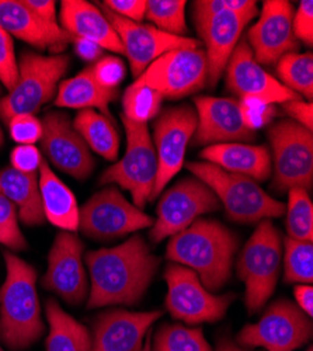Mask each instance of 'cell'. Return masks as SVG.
<instances>
[{"instance_id": "16", "label": "cell", "mask_w": 313, "mask_h": 351, "mask_svg": "<svg viewBox=\"0 0 313 351\" xmlns=\"http://www.w3.org/2000/svg\"><path fill=\"white\" fill-rule=\"evenodd\" d=\"M294 8L287 0H267L258 23L247 34V43L258 64L274 65L284 55L298 52L299 43L292 28Z\"/></svg>"}, {"instance_id": "17", "label": "cell", "mask_w": 313, "mask_h": 351, "mask_svg": "<svg viewBox=\"0 0 313 351\" xmlns=\"http://www.w3.org/2000/svg\"><path fill=\"white\" fill-rule=\"evenodd\" d=\"M41 123V146L49 162L77 180L88 179L95 169V158L69 117L60 111H49Z\"/></svg>"}, {"instance_id": "18", "label": "cell", "mask_w": 313, "mask_h": 351, "mask_svg": "<svg viewBox=\"0 0 313 351\" xmlns=\"http://www.w3.org/2000/svg\"><path fill=\"white\" fill-rule=\"evenodd\" d=\"M83 243L71 232H61L48 256L44 288L53 291L71 305H79L88 297V278L83 265Z\"/></svg>"}, {"instance_id": "15", "label": "cell", "mask_w": 313, "mask_h": 351, "mask_svg": "<svg viewBox=\"0 0 313 351\" xmlns=\"http://www.w3.org/2000/svg\"><path fill=\"white\" fill-rule=\"evenodd\" d=\"M104 16L111 23L128 58L131 72L138 79L159 56L175 49H197L200 43L187 37L163 33L155 25L129 21L103 8Z\"/></svg>"}, {"instance_id": "5", "label": "cell", "mask_w": 313, "mask_h": 351, "mask_svg": "<svg viewBox=\"0 0 313 351\" xmlns=\"http://www.w3.org/2000/svg\"><path fill=\"white\" fill-rule=\"evenodd\" d=\"M18 77L8 96L0 99V119L6 124L16 115L36 114L58 92V83L69 68L66 55L44 56L23 52Z\"/></svg>"}, {"instance_id": "29", "label": "cell", "mask_w": 313, "mask_h": 351, "mask_svg": "<svg viewBox=\"0 0 313 351\" xmlns=\"http://www.w3.org/2000/svg\"><path fill=\"white\" fill-rule=\"evenodd\" d=\"M72 125L86 142L89 149L110 162L117 160L120 135L110 117L96 110H80Z\"/></svg>"}, {"instance_id": "43", "label": "cell", "mask_w": 313, "mask_h": 351, "mask_svg": "<svg viewBox=\"0 0 313 351\" xmlns=\"http://www.w3.org/2000/svg\"><path fill=\"white\" fill-rule=\"evenodd\" d=\"M42 160L41 152L34 145H18L10 155L12 169L25 174L38 173Z\"/></svg>"}, {"instance_id": "49", "label": "cell", "mask_w": 313, "mask_h": 351, "mask_svg": "<svg viewBox=\"0 0 313 351\" xmlns=\"http://www.w3.org/2000/svg\"><path fill=\"white\" fill-rule=\"evenodd\" d=\"M294 295L297 300V306L306 313L308 317L312 319L313 315V288L309 284L305 285H297L294 288Z\"/></svg>"}, {"instance_id": "24", "label": "cell", "mask_w": 313, "mask_h": 351, "mask_svg": "<svg viewBox=\"0 0 313 351\" xmlns=\"http://www.w3.org/2000/svg\"><path fill=\"white\" fill-rule=\"evenodd\" d=\"M60 20L73 38L89 40L103 49L124 53L123 44L108 19L95 5L84 0H64Z\"/></svg>"}, {"instance_id": "3", "label": "cell", "mask_w": 313, "mask_h": 351, "mask_svg": "<svg viewBox=\"0 0 313 351\" xmlns=\"http://www.w3.org/2000/svg\"><path fill=\"white\" fill-rule=\"evenodd\" d=\"M6 281L0 288V340L10 350L34 344L44 333L37 294V271L12 252H5Z\"/></svg>"}, {"instance_id": "44", "label": "cell", "mask_w": 313, "mask_h": 351, "mask_svg": "<svg viewBox=\"0 0 313 351\" xmlns=\"http://www.w3.org/2000/svg\"><path fill=\"white\" fill-rule=\"evenodd\" d=\"M294 36L297 40L302 41L306 45L313 43V2L312 0H303L299 3L298 10L294 13L292 19Z\"/></svg>"}, {"instance_id": "31", "label": "cell", "mask_w": 313, "mask_h": 351, "mask_svg": "<svg viewBox=\"0 0 313 351\" xmlns=\"http://www.w3.org/2000/svg\"><path fill=\"white\" fill-rule=\"evenodd\" d=\"M277 73L281 83L305 96L309 101L313 95V55L312 52H291L284 55L277 62Z\"/></svg>"}, {"instance_id": "2", "label": "cell", "mask_w": 313, "mask_h": 351, "mask_svg": "<svg viewBox=\"0 0 313 351\" xmlns=\"http://www.w3.org/2000/svg\"><path fill=\"white\" fill-rule=\"evenodd\" d=\"M239 239L218 221L198 218L172 237L166 257L192 270L210 291L221 289L231 278Z\"/></svg>"}, {"instance_id": "45", "label": "cell", "mask_w": 313, "mask_h": 351, "mask_svg": "<svg viewBox=\"0 0 313 351\" xmlns=\"http://www.w3.org/2000/svg\"><path fill=\"white\" fill-rule=\"evenodd\" d=\"M101 5L108 12L135 23L144 20L147 13L145 0H105Z\"/></svg>"}, {"instance_id": "46", "label": "cell", "mask_w": 313, "mask_h": 351, "mask_svg": "<svg viewBox=\"0 0 313 351\" xmlns=\"http://www.w3.org/2000/svg\"><path fill=\"white\" fill-rule=\"evenodd\" d=\"M284 110L291 117V120L297 124L305 127L306 130L312 131L313 128V107L310 101H302L299 100H291L284 103Z\"/></svg>"}, {"instance_id": "39", "label": "cell", "mask_w": 313, "mask_h": 351, "mask_svg": "<svg viewBox=\"0 0 313 351\" xmlns=\"http://www.w3.org/2000/svg\"><path fill=\"white\" fill-rule=\"evenodd\" d=\"M92 73L105 90L118 92V86L125 77V64L117 56H103L93 66Z\"/></svg>"}, {"instance_id": "55", "label": "cell", "mask_w": 313, "mask_h": 351, "mask_svg": "<svg viewBox=\"0 0 313 351\" xmlns=\"http://www.w3.org/2000/svg\"><path fill=\"white\" fill-rule=\"evenodd\" d=\"M0 351H3V350H2V347H0Z\"/></svg>"}, {"instance_id": "47", "label": "cell", "mask_w": 313, "mask_h": 351, "mask_svg": "<svg viewBox=\"0 0 313 351\" xmlns=\"http://www.w3.org/2000/svg\"><path fill=\"white\" fill-rule=\"evenodd\" d=\"M23 3L45 23L60 25L58 19H56V5L53 0H25Z\"/></svg>"}, {"instance_id": "7", "label": "cell", "mask_w": 313, "mask_h": 351, "mask_svg": "<svg viewBox=\"0 0 313 351\" xmlns=\"http://www.w3.org/2000/svg\"><path fill=\"white\" fill-rule=\"evenodd\" d=\"M123 117L127 132V151L124 158L110 166L100 178L101 184H118L132 195L134 206L139 210L151 199L158 174V159L147 124L132 123Z\"/></svg>"}, {"instance_id": "8", "label": "cell", "mask_w": 313, "mask_h": 351, "mask_svg": "<svg viewBox=\"0 0 313 351\" xmlns=\"http://www.w3.org/2000/svg\"><path fill=\"white\" fill-rule=\"evenodd\" d=\"M274 189L288 191L299 187L312 190L313 183V135L292 120H282L268 131Z\"/></svg>"}, {"instance_id": "28", "label": "cell", "mask_w": 313, "mask_h": 351, "mask_svg": "<svg viewBox=\"0 0 313 351\" xmlns=\"http://www.w3.org/2000/svg\"><path fill=\"white\" fill-rule=\"evenodd\" d=\"M116 97L117 92L103 89L95 79L92 69L88 68L76 76L61 82L55 104L76 110H99L103 115L110 117L108 104L116 100Z\"/></svg>"}, {"instance_id": "42", "label": "cell", "mask_w": 313, "mask_h": 351, "mask_svg": "<svg viewBox=\"0 0 313 351\" xmlns=\"http://www.w3.org/2000/svg\"><path fill=\"white\" fill-rule=\"evenodd\" d=\"M240 111L245 124L255 132V130L263 128L273 120L275 115V106L262 101L259 99L245 97L239 100Z\"/></svg>"}, {"instance_id": "21", "label": "cell", "mask_w": 313, "mask_h": 351, "mask_svg": "<svg viewBox=\"0 0 313 351\" xmlns=\"http://www.w3.org/2000/svg\"><path fill=\"white\" fill-rule=\"evenodd\" d=\"M162 311L129 312L108 311L97 319L92 351H140L142 341Z\"/></svg>"}, {"instance_id": "30", "label": "cell", "mask_w": 313, "mask_h": 351, "mask_svg": "<svg viewBox=\"0 0 313 351\" xmlns=\"http://www.w3.org/2000/svg\"><path fill=\"white\" fill-rule=\"evenodd\" d=\"M47 317L49 324L48 351H92L89 330L68 315L55 300L47 302Z\"/></svg>"}, {"instance_id": "50", "label": "cell", "mask_w": 313, "mask_h": 351, "mask_svg": "<svg viewBox=\"0 0 313 351\" xmlns=\"http://www.w3.org/2000/svg\"><path fill=\"white\" fill-rule=\"evenodd\" d=\"M216 351H251V350L242 348V347H239L238 344H235L231 339L223 337V339L219 340L218 347H216Z\"/></svg>"}, {"instance_id": "33", "label": "cell", "mask_w": 313, "mask_h": 351, "mask_svg": "<svg viewBox=\"0 0 313 351\" xmlns=\"http://www.w3.org/2000/svg\"><path fill=\"white\" fill-rule=\"evenodd\" d=\"M163 97L151 87L134 82L124 93L123 110L124 117L132 123L147 124L158 117Z\"/></svg>"}, {"instance_id": "9", "label": "cell", "mask_w": 313, "mask_h": 351, "mask_svg": "<svg viewBox=\"0 0 313 351\" xmlns=\"http://www.w3.org/2000/svg\"><path fill=\"white\" fill-rule=\"evenodd\" d=\"M167 284L166 308L175 319L187 325L216 322L222 319L234 302L235 295H214L201 284L198 276L177 263H170L164 270Z\"/></svg>"}, {"instance_id": "37", "label": "cell", "mask_w": 313, "mask_h": 351, "mask_svg": "<svg viewBox=\"0 0 313 351\" xmlns=\"http://www.w3.org/2000/svg\"><path fill=\"white\" fill-rule=\"evenodd\" d=\"M231 12L258 16V3L254 0H198L192 3L194 21H203L216 14Z\"/></svg>"}, {"instance_id": "19", "label": "cell", "mask_w": 313, "mask_h": 351, "mask_svg": "<svg viewBox=\"0 0 313 351\" xmlns=\"http://www.w3.org/2000/svg\"><path fill=\"white\" fill-rule=\"evenodd\" d=\"M225 71L227 89L240 99L253 97L268 104H284L301 99L258 64L246 40L238 43Z\"/></svg>"}, {"instance_id": "12", "label": "cell", "mask_w": 313, "mask_h": 351, "mask_svg": "<svg viewBox=\"0 0 313 351\" xmlns=\"http://www.w3.org/2000/svg\"><path fill=\"white\" fill-rule=\"evenodd\" d=\"M208 64L205 52L175 49L152 62L135 82L159 92L163 99H181L200 92L207 84Z\"/></svg>"}, {"instance_id": "53", "label": "cell", "mask_w": 313, "mask_h": 351, "mask_svg": "<svg viewBox=\"0 0 313 351\" xmlns=\"http://www.w3.org/2000/svg\"><path fill=\"white\" fill-rule=\"evenodd\" d=\"M0 95H2V84H0Z\"/></svg>"}, {"instance_id": "22", "label": "cell", "mask_w": 313, "mask_h": 351, "mask_svg": "<svg viewBox=\"0 0 313 351\" xmlns=\"http://www.w3.org/2000/svg\"><path fill=\"white\" fill-rule=\"evenodd\" d=\"M254 17V14L225 12L195 23L197 32L205 45L204 52L208 64L207 83L211 87L221 79L242 37L245 27Z\"/></svg>"}, {"instance_id": "32", "label": "cell", "mask_w": 313, "mask_h": 351, "mask_svg": "<svg viewBox=\"0 0 313 351\" xmlns=\"http://www.w3.org/2000/svg\"><path fill=\"white\" fill-rule=\"evenodd\" d=\"M153 351H212L203 329L162 325L155 333Z\"/></svg>"}, {"instance_id": "35", "label": "cell", "mask_w": 313, "mask_h": 351, "mask_svg": "<svg viewBox=\"0 0 313 351\" xmlns=\"http://www.w3.org/2000/svg\"><path fill=\"white\" fill-rule=\"evenodd\" d=\"M284 280L287 284H312L313 281V245L312 242L284 241Z\"/></svg>"}, {"instance_id": "14", "label": "cell", "mask_w": 313, "mask_h": 351, "mask_svg": "<svg viewBox=\"0 0 313 351\" xmlns=\"http://www.w3.org/2000/svg\"><path fill=\"white\" fill-rule=\"evenodd\" d=\"M197 128V112L188 106L164 108L153 127L158 174L151 199L156 198L184 165L187 146Z\"/></svg>"}, {"instance_id": "27", "label": "cell", "mask_w": 313, "mask_h": 351, "mask_svg": "<svg viewBox=\"0 0 313 351\" xmlns=\"http://www.w3.org/2000/svg\"><path fill=\"white\" fill-rule=\"evenodd\" d=\"M0 195L17 208L25 225H41L45 219L38 184V173L25 174L12 167L0 170Z\"/></svg>"}, {"instance_id": "34", "label": "cell", "mask_w": 313, "mask_h": 351, "mask_svg": "<svg viewBox=\"0 0 313 351\" xmlns=\"http://www.w3.org/2000/svg\"><path fill=\"white\" fill-rule=\"evenodd\" d=\"M287 232L295 241H313V206L306 190L295 187L288 190Z\"/></svg>"}, {"instance_id": "1", "label": "cell", "mask_w": 313, "mask_h": 351, "mask_svg": "<svg viewBox=\"0 0 313 351\" xmlns=\"http://www.w3.org/2000/svg\"><path fill=\"white\" fill-rule=\"evenodd\" d=\"M86 266L92 278L88 308L135 305L144 297L156 274L159 258L142 237L124 243L89 252Z\"/></svg>"}, {"instance_id": "23", "label": "cell", "mask_w": 313, "mask_h": 351, "mask_svg": "<svg viewBox=\"0 0 313 351\" xmlns=\"http://www.w3.org/2000/svg\"><path fill=\"white\" fill-rule=\"evenodd\" d=\"M0 25L12 36L38 49L61 52L73 37L61 25L45 23L34 14L23 2L17 0H0Z\"/></svg>"}, {"instance_id": "4", "label": "cell", "mask_w": 313, "mask_h": 351, "mask_svg": "<svg viewBox=\"0 0 313 351\" xmlns=\"http://www.w3.org/2000/svg\"><path fill=\"white\" fill-rule=\"evenodd\" d=\"M187 169L215 193L227 217L235 222L254 223L286 214V204L268 195L246 176L229 173L208 162L188 163Z\"/></svg>"}, {"instance_id": "20", "label": "cell", "mask_w": 313, "mask_h": 351, "mask_svg": "<svg viewBox=\"0 0 313 351\" xmlns=\"http://www.w3.org/2000/svg\"><path fill=\"white\" fill-rule=\"evenodd\" d=\"M194 103L197 112L195 145L210 146L254 141L255 132L245 124L238 100L200 96L195 97Z\"/></svg>"}, {"instance_id": "10", "label": "cell", "mask_w": 313, "mask_h": 351, "mask_svg": "<svg viewBox=\"0 0 313 351\" xmlns=\"http://www.w3.org/2000/svg\"><path fill=\"white\" fill-rule=\"evenodd\" d=\"M152 225L153 219L128 202L116 187L96 193L79 214L80 230L99 242H111Z\"/></svg>"}, {"instance_id": "11", "label": "cell", "mask_w": 313, "mask_h": 351, "mask_svg": "<svg viewBox=\"0 0 313 351\" xmlns=\"http://www.w3.org/2000/svg\"><path fill=\"white\" fill-rule=\"evenodd\" d=\"M219 208L218 197L205 183L197 178H186L162 195L149 238L159 243L167 237L177 235L201 215Z\"/></svg>"}, {"instance_id": "51", "label": "cell", "mask_w": 313, "mask_h": 351, "mask_svg": "<svg viewBox=\"0 0 313 351\" xmlns=\"http://www.w3.org/2000/svg\"><path fill=\"white\" fill-rule=\"evenodd\" d=\"M140 351H152V344H151V340H149V339H148V341L145 343V346L142 347Z\"/></svg>"}, {"instance_id": "6", "label": "cell", "mask_w": 313, "mask_h": 351, "mask_svg": "<svg viewBox=\"0 0 313 351\" xmlns=\"http://www.w3.org/2000/svg\"><path fill=\"white\" fill-rule=\"evenodd\" d=\"M282 260V241L270 219H263L238 260V276L246 285L245 304L250 315L259 312L275 289Z\"/></svg>"}, {"instance_id": "26", "label": "cell", "mask_w": 313, "mask_h": 351, "mask_svg": "<svg viewBox=\"0 0 313 351\" xmlns=\"http://www.w3.org/2000/svg\"><path fill=\"white\" fill-rule=\"evenodd\" d=\"M38 184L44 217L64 232L79 229V206L71 189L52 171L51 166L42 160L38 170Z\"/></svg>"}, {"instance_id": "13", "label": "cell", "mask_w": 313, "mask_h": 351, "mask_svg": "<svg viewBox=\"0 0 313 351\" xmlns=\"http://www.w3.org/2000/svg\"><path fill=\"white\" fill-rule=\"evenodd\" d=\"M312 337V322L295 304L278 300L254 325H246L238 336L243 347H264L267 351H294Z\"/></svg>"}, {"instance_id": "41", "label": "cell", "mask_w": 313, "mask_h": 351, "mask_svg": "<svg viewBox=\"0 0 313 351\" xmlns=\"http://www.w3.org/2000/svg\"><path fill=\"white\" fill-rule=\"evenodd\" d=\"M10 136L18 145H34L41 141L42 123L33 114H20L8 123Z\"/></svg>"}, {"instance_id": "54", "label": "cell", "mask_w": 313, "mask_h": 351, "mask_svg": "<svg viewBox=\"0 0 313 351\" xmlns=\"http://www.w3.org/2000/svg\"><path fill=\"white\" fill-rule=\"evenodd\" d=\"M308 351H313V350H312V347H309V348H308Z\"/></svg>"}, {"instance_id": "48", "label": "cell", "mask_w": 313, "mask_h": 351, "mask_svg": "<svg viewBox=\"0 0 313 351\" xmlns=\"http://www.w3.org/2000/svg\"><path fill=\"white\" fill-rule=\"evenodd\" d=\"M72 43L75 45L76 55L86 62H97L103 55V51H104L101 47H99L97 44H95L89 40L73 38Z\"/></svg>"}, {"instance_id": "52", "label": "cell", "mask_w": 313, "mask_h": 351, "mask_svg": "<svg viewBox=\"0 0 313 351\" xmlns=\"http://www.w3.org/2000/svg\"><path fill=\"white\" fill-rule=\"evenodd\" d=\"M3 141H5V136H3V131H2V128H0V146L3 145Z\"/></svg>"}, {"instance_id": "38", "label": "cell", "mask_w": 313, "mask_h": 351, "mask_svg": "<svg viewBox=\"0 0 313 351\" xmlns=\"http://www.w3.org/2000/svg\"><path fill=\"white\" fill-rule=\"evenodd\" d=\"M0 245L13 252L27 247L25 238L18 228L17 208L3 195H0Z\"/></svg>"}, {"instance_id": "36", "label": "cell", "mask_w": 313, "mask_h": 351, "mask_svg": "<svg viewBox=\"0 0 313 351\" xmlns=\"http://www.w3.org/2000/svg\"><path fill=\"white\" fill-rule=\"evenodd\" d=\"M186 5L184 0H149L145 17L156 25L158 30L183 37L187 33Z\"/></svg>"}, {"instance_id": "25", "label": "cell", "mask_w": 313, "mask_h": 351, "mask_svg": "<svg viewBox=\"0 0 313 351\" xmlns=\"http://www.w3.org/2000/svg\"><path fill=\"white\" fill-rule=\"evenodd\" d=\"M201 158L229 173H236L251 180L264 182L271 174V155L266 146L249 143L210 145L201 152Z\"/></svg>"}, {"instance_id": "40", "label": "cell", "mask_w": 313, "mask_h": 351, "mask_svg": "<svg viewBox=\"0 0 313 351\" xmlns=\"http://www.w3.org/2000/svg\"><path fill=\"white\" fill-rule=\"evenodd\" d=\"M18 77V62L14 53L12 36L0 25V83L12 90Z\"/></svg>"}]
</instances>
